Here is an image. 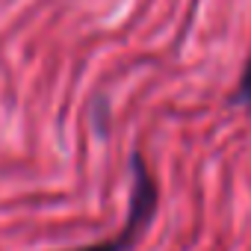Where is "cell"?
Here are the masks:
<instances>
[{"instance_id":"1","label":"cell","mask_w":251,"mask_h":251,"mask_svg":"<svg viewBox=\"0 0 251 251\" xmlns=\"http://www.w3.org/2000/svg\"><path fill=\"white\" fill-rule=\"evenodd\" d=\"M130 172H133V189H130V207H127L121 230L106 236V239L77 245V248H65V251H133L139 245V239L145 236L148 225L157 216L160 186H157L154 175L148 172V163L139 151H133V157H130Z\"/></svg>"},{"instance_id":"2","label":"cell","mask_w":251,"mask_h":251,"mask_svg":"<svg viewBox=\"0 0 251 251\" xmlns=\"http://www.w3.org/2000/svg\"><path fill=\"white\" fill-rule=\"evenodd\" d=\"M230 103L251 109V53H248V62H245L242 77H239V83H236V92L230 95Z\"/></svg>"}]
</instances>
